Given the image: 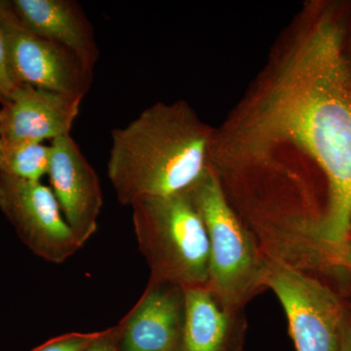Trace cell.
<instances>
[{"instance_id": "cell-1", "label": "cell", "mask_w": 351, "mask_h": 351, "mask_svg": "<svg viewBox=\"0 0 351 351\" xmlns=\"http://www.w3.org/2000/svg\"><path fill=\"white\" fill-rule=\"evenodd\" d=\"M210 168L247 226L287 230L324 213L321 237L351 230V64L336 13L309 4L225 123Z\"/></svg>"}, {"instance_id": "cell-2", "label": "cell", "mask_w": 351, "mask_h": 351, "mask_svg": "<svg viewBox=\"0 0 351 351\" xmlns=\"http://www.w3.org/2000/svg\"><path fill=\"white\" fill-rule=\"evenodd\" d=\"M214 133L184 101L154 104L113 129L107 172L117 200L188 191L210 169Z\"/></svg>"}, {"instance_id": "cell-3", "label": "cell", "mask_w": 351, "mask_h": 351, "mask_svg": "<svg viewBox=\"0 0 351 351\" xmlns=\"http://www.w3.org/2000/svg\"><path fill=\"white\" fill-rule=\"evenodd\" d=\"M206 228L210 247L207 288L223 306L244 311L267 290L269 260L226 200L211 168L184 191Z\"/></svg>"}, {"instance_id": "cell-4", "label": "cell", "mask_w": 351, "mask_h": 351, "mask_svg": "<svg viewBox=\"0 0 351 351\" xmlns=\"http://www.w3.org/2000/svg\"><path fill=\"white\" fill-rule=\"evenodd\" d=\"M131 207L138 249L151 279L186 289L207 287L209 239L186 193L138 198Z\"/></svg>"}, {"instance_id": "cell-5", "label": "cell", "mask_w": 351, "mask_h": 351, "mask_svg": "<svg viewBox=\"0 0 351 351\" xmlns=\"http://www.w3.org/2000/svg\"><path fill=\"white\" fill-rule=\"evenodd\" d=\"M265 283L283 306L295 351H339L346 304L334 288L271 261Z\"/></svg>"}, {"instance_id": "cell-6", "label": "cell", "mask_w": 351, "mask_h": 351, "mask_svg": "<svg viewBox=\"0 0 351 351\" xmlns=\"http://www.w3.org/2000/svg\"><path fill=\"white\" fill-rule=\"evenodd\" d=\"M0 32L15 82L84 98L94 69L63 46L29 32L16 17L8 0H0Z\"/></svg>"}, {"instance_id": "cell-7", "label": "cell", "mask_w": 351, "mask_h": 351, "mask_svg": "<svg viewBox=\"0 0 351 351\" xmlns=\"http://www.w3.org/2000/svg\"><path fill=\"white\" fill-rule=\"evenodd\" d=\"M0 210L25 246L46 262L63 263L82 245L49 186L0 173Z\"/></svg>"}, {"instance_id": "cell-8", "label": "cell", "mask_w": 351, "mask_h": 351, "mask_svg": "<svg viewBox=\"0 0 351 351\" xmlns=\"http://www.w3.org/2000/svg\"><path fill=\"white\" fill-rule=\"evenodd\" d=\"M50 145V188L83 247L98 228L103 207L100 179L71 135L56 138Z\"/></svg>"}, {"instance_id": "cell-9", "label": "cell", "mask_w": 351, "mask_h": 351, "mask_svg": "<svg viewBox=\"0 0 351 351\" xmlns=\"http://www.w3.org/2000/svg\"><path fill=\"white\" fill-rule=\"evenodd\" d=\"M186 288L149 278L144 294L120 321V351H180Z\"/></svg>"}, {"instance_id": "cell-10", "label": "cell", "mask_w": 351, "mask_h": 351, "mask_svg": "<svg viewBox=\"0 0 351 351\" xmlns=\"http://www.w3.org/2000/svg\"><path fill=\"white\" fill-rule=\"evenodd\" d=\"M82 98L19 84L0 108V138L43 143L71 135Z\"/></svg>"}, {"instance_id": "cell-11", "label": "cell", "mask_w": 351, "mask_h": 351, "mask_svg": "<svg viewBox=\"0 0 351 351\" xmlns=\"http://www.w3.org/2000/svg\"><path fill=\"white\" fill-rule=\"evenodd\" d=\"M16 17L40 38L63 46L89 68L100 55L94 27L75 0H8Z\"/></svg>"}, {"instance_id": "cell-12", "label": "cell", "mask_w": 351, "mask_h": 351, "mask_svg": "<svg viewBox=\"0 0 351 351\" xmlns=\"http://www.w3.org/2000/svg\"><path fill=\"white\" fill-rule=\"evenodd\" d=\"M244 311L228 308L207 287L186 289V320L180 351H243Z\"/></svg>"}, {"instance_id": "cell-13", "label": "cell", "mask_w": 351, "mask_h": 351, "mask_svg": "<svg viewBox=\"0 0 351 351\" xmlns=\"http://www.w3.org/2000/svg\"><path fill=\"white\" fill-rule=\"evenodd\" d=\"M50 159V145L0 138L1 174L27 181H41L47 176Z\"/></svg>"}, {"instance_id": "cell-14", "label": "cell", "mask_w": 351, "mask_h": 351, "mask_svg": "<svg viewBox=\"0 0 351 351\" xmlns=\"http://www.w3.org/2000/svg\"><path fill=\"white\" fill-rule=\"evenodd\" d=\"M100 332H68L48 339L31 351H85Z\"/></svg>"}, {"instance_id": "cell-15", "label": "cell", "mask_w": 351, "mask_h": 351, "mask_svg": "<svg viewBox=\"0 0 351 351\" xmlns=\"http://www.w3.org/2000/svg\"><path fill=\"white\" fill-rule=\"evenodd\" d=\"M17 86L9 68L5 43L0 32V106L4 105L9 100L13 90Z\"/></svg>"}, {"instance_id": "cell-16", "label": "cell", "mask_w": 351, "mask_h": 351, "mask_svg": "<svg viewBox=\"0 0 351 351\" xmlns=\"http://www.w3.org/2000/svg\"><path fill=\"white\" fill-rule=\"evenodd\" d=\"M330 265L337 276L351 274V239L330 249Z\"/></svg>"}, {"instance_id": "cell-17", "label": "cell", "mask_w": 351, "mask_h": 351, "mask_svg": "<svg viewBox=\"0 0 351 351\" xmlns=\"http://www.w3.org/2000/svg\"><path fill=\"white\" fill-rule=\"evenodd\" d=\"M85 351H120L119 326L115 325L101 331L98 338Z\"/></svg>"}, {"instance_id": "cell-18", "label": "cell", "mask_w": 351, "mask_h": 351, "mask_svg": "<svg viewBox=\"0 0 351 351\" xmlns=\"http://www.w3.org/2000/svg\"><path fill=\"white\" fill-rule=\"evenodd\" d=\"M339 351H351V306L348 304L341 324Z\"/></svg>"}, {"instance_id": "cell-19", "label": "cell", "mask_w": 351, "mask_h": 351, "mask_svg": "<svg viewBox=\"0 0 351 351\" xmlns=\"http://www.w3.org/2000/svg\"><path fill=\"white\" fill-rule=\"evenodd\" d=\"M350 239H351V230H350Z\"/></svg>"}]
</instances>
